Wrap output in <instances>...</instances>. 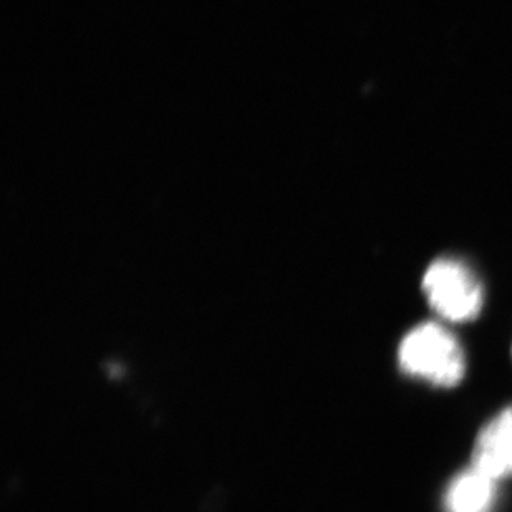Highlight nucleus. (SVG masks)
Masks as SVG:
<instances>
[{"instance_id":"nucleus-3","label":"nucleus","mask_w":512,"mask_h":512,"mask_svg":"<svg viewBox=\"0 0 512 512\" xmlns=\"http://www.w3.org/2000/svg\"><path fill=\"white\" fill-rule=\"evenodd\" d=\"M471 466L496 481L512 478V406L481 428Z\"/></svg>"},{"instance_id":"nucleus-2","label":"nucleus","mask_w":512,"mask_h":512,"mask_svg":"<svg viewBox=\"0 0 512 512\" xmlns=\"http://www.w3.org/2000/svg\"><path fill=\"white\" fill-rule=\"evenodd\" d=\"M423 292L441 319L455 324L478 319L483 309V284L476 272L453 257L431 262L423 276Z\"/></svg>"},{"instance_id":"nucleus-4","label":"nucleus","mask_w":512,"mask_h":512,"mask_svg":"<svg viewBox=\"0 0 512 512\" xmlns=\"http://www.w3.org/2000/svg\"><path fill=\"white\" fill-rule=\"evenodd\" d=\"M498 483L473 466L456 474L443 498L445 512H493L498 501Z\"/></svg>"},{"instance_id":"nucleus-1","label":"nucleus","mask_w":512,"mask_h":512,"mask_svg":"<svg viewBox=\"0 0 512 512\" xmlns=\"http://www.w3.org/2000/svg\"><path fill=\"white\" fill-rule=\"evenodd\" d=\"M398 365L408 377L438 388L456 387L466 373L463 348L450 330L435 322L418 325L403 337Z\"/></svg>"}]
</instances>
